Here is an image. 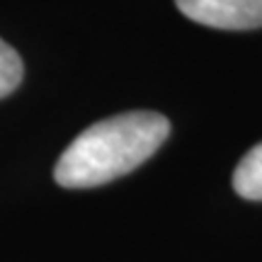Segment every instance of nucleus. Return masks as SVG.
I'll list each match as a JSON object with an SVG mask.
<instances>
[{"label":"nucleus","instance_id":"obj_1","mask_svg":"<svg viewBox=\"0 0 262 262\" xmlns=\"http://www.w3.org/2000/svg\"><path fill=\"white\" fill-rule=\"evenodd\" d=\"M170 122L158 112H124L97 122L61 153L54 178L61 187L88 189L136 170L163 146Z\"/></svg>","mask_w":262,"mask_h":262},{"label":"nucleus","instance_id":"obj_4","mask_svg":"<svg viewBox=\"0 0 262 262\" xmlns=\"http://www.w3.org/2000/svg\"><path fill=\"white\" fill-rule=\"evenodd\" d=\"M22 73H25L22 58L10 44L0 39V100L17 90V85L22 83Z\"/></svg>","mask_w":262,"mask_h":262},{"label":"nucleus","instance_id":"obj_3","mask_svg":"<svg viewBox=\"0 0 262 262\" xmlns=\"http://www.w3.org/2000/svg\"><path fill=\"white\" fill-rule=\"evenodd\" d=\"M233 189L243 199L262 202V143L250 148L233 172Z\"/></svg>","mask_w":262,"mask_h":262},{"label":"nucleus","instance_id":"obj_2","mask_svg":"<svg viewBox=\"0 0 262 262\" xmlns=\"http://www.w3.org/2000/svg\"><path fill=\"white\" fill-rule=\"evenodd\" d=\"M175 5L192 22L214 29L262 27V0H175Z\"/></svg>","mask_w":262,"mask_h":262}]
</instances>
